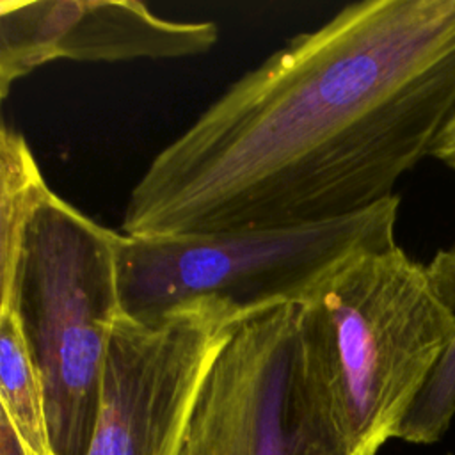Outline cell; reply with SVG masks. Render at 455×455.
I'll list each match as a JSON object with an SVG mask.
<instances>
[{
  "label": "cell",
  "instance_id": "cell-1",
  "mask_svg": "<svg viewBox=\"0 0 455 455\" xmlns=\"http://www.w3.org/2000/svg\"><path fill=\"white\" fill-rule=\"evenodd\" d=\"M455 114V0H363L229 85L148 165L137 238L347 217L395 194Z\"/></svg>",
  "mask_w": 455,
  "mask_h": 455
},
{
  "label": "cell",
  "instance_id": "cell-2",
  "mask_svg": "<svg viewBox=\"0 0 455 455\" xmlns=\"http://www.w3.org/2000/svg\"><path fill=\"white\" fill-rule=\"evenodd\" d=\"M455 336L427 265L359 251L297 300L291 407L304 455H377L400 432Z\"/></svg>",
  "mask_w": 455,
  "mask_h": 455
},
{
  "label": "cell",
  "instance_id": "cell-3",
  "mask_svg": "<svg viewBox=\"0 0 455 455\" xmlns=\"http://www.w3.org/2000/svg\"><path fill=\"white\" fill-rule=\"evenodd\" d=\"M117 231L55 192L32 219L12 307L39 373L53 455H87L112 325L121 313Z\"/></svg>",
  "mask_w": 455,
  "mask_h": 455
},
{
  "label": "cell",
  "instance_id": "cell-4",
  "mask_svg": "<svg viewBox=\"0 0 455 455\" xmlns=\"http://www.w3.org/2000/svg\"><path fill=\"white\" fill-rule=\"evenodd\" d=\"M400 197L357 213L277 228L137 238L117 233L121 313L148 318L219 299L252 311L300 300L348 256L396 243Z\"/></svg>",
  "mask_w": 455,
  "mask_h": 455
},
{
  "label": "cell",
  "instance_id": "cell-5",
  "mask_svg": "<svg viewBox=\"0 0 455 455\" xmlns=\"http://www.w3.org/2000/svg\"><path fill=\"white\" fill-rule=\"evenodd\" d=\"M247 313L219 299L148 318L119 313L87 455H180L208 371Z\"/></svg>",
  "mask_w": 455,
  "mask_h": 455
},
{
  "label": "cell",
  "instance_id": "cell-6",
  "mask_svg": "<svg viewBox=\"0 0 455 455\" xmlns=\"http://www.w3.org/2000/svg\"><path fill=\"white\" fill-rule=\"evenodd\" d=\"M297 302L249 311L215 357L180 455H304L291 407Z\"/></svg>",
  "mask_w": 455,
  "mask_h": 455
},
{
  "label": "cell",
  "instance_id": "cell-7",
  "mask_svg": "<svg viewBox=\"0 0 455 455\" xmlns=\"http://www.w3.org/2000/svg\"><path fill=\"white\" fill-rule=\"evenodd\" d=\"M210 21H172L140 2L0 0V100L37 68L68 60L185 57L210 50Z\"/></svg>",
  "mask_w": 455,
  "mask_h": 455
},
{
  "label": "cell",
  "instance_id": "cell-8",
  "mask_svg": "<svg viewBox=\"0 0 455 455\" xmlns=\"http://www.w3.org/2000/svg\"><path fill=\"white\" fill-rule=\"evenodd\" d=\"M52 192L23 135L0 126V318L12 306L28 226Z\"/></svg>",
  "mask_w": 455,
  "mask_h": 455
},
{
  "label": "cell",
  "instance_id": "cell-9",
  "mask_svg": "<svg viewBox=\"0 0 455 455\" xmlns=\"http://www.w3.org/2000/svg\"><path fill=\"white\" fill-rule=\"evenodd\" d=\"M0 398L27 455H53L43 387L20 318L11 306L0 318Z\"/></svg>",
  "mask_w": 455,
  "mask_h": 455
},
{
  "label": "cell",
  "instance_id": "cell-10",
  "mask_svg": "<svg viewBox=\"0 0 455 455\" xmlns=\"http://www.w3.org/2000/svg\"><path fill=\"white\" fill-rule=\"evenodd\" d=\"M430 281L441 300L455 315V243L435 252L427 263ZM455 414V336L423 393L414 403L400 439L409 443H434L448 428Z\"/></svg>",
  "mask_w": 455,
  "mask_h": 455
},
{
  "label": "cell",
  "instance_id": "cell-11",
  "mask_svg": "<svg viewBox=\"0 0 455 455\" xmlns=\"http://www.w3.org/2000/svg\"><path fill=\"white\" fill-rule=\"evenodd\" d=\"M430 156L443 162L455 174V114L439 133Z\"/></svg>",
  "mask_w": 455,
  "mask_h": 455
},
{
  "label": "cell",
  "instance_id": "cell-12",
  "mask_svg": "<svg viewBox=\"0 0 455 455\" xmlns=\"http://www.w3.org/2000/svg\"><path fill=\"white\" fill-rule=\"evenodd\" d=\"M0 455H27L23 443L0 398Z\"/></svg>",
  "mask_w": 455,
  "mask_h": 455
}]
</instances>
